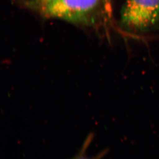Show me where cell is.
<instances>
[{
	"mask_svg": "<svg viewBox=\"0 0 159 159\" xmlns=\"http://www.w3.org/2000/svg\"><path fill=\"white\" fill-rule=\"evenodd\" d=\"M41 12L99 33L108 32L111 15L102 0H51L40 5Z\"/></svg>",
	"mask_w": 159,
	"mask_h": 159,
	"instance_id": "6da1fadb",
	"label": "cell"
},
{
	"mask_svg": "<svg viewBox=\"0 0 159 159\" xmlns=\"http://www.w3.org/2000/svg\"><path fill=\"white\" fill-rule=\"evenodd\" d=\"M159 23V0H127L121 12V24L132 32L152 30Z\"/></svg>",
	"mask_w": 159,
	"mask_h": 159,
	"instance_id": "7a4b0ae2",
	"label": "cell"
},
{
	"mask_svg": "<svg viewBox=\"0 0 159 159\" xmlns=\"http://www.w3.org/2000/svg\"><path fill=\"white\" fill-rule=\"evenodd\" d=\"M93 138L94 135L93 134H90L88 135L78 152L74 156L68 159H103L105 153L104 152H100L93 156H89L88 152L92 142L93 141Z\"/></svg>",
	"mask_w": 159,
	"mask_h": 159,
	"instance_id": "3957f363",
	"label": "cell"
},
{
	"mask_svg": "<svg viewBox=\"0 0 159 159\" xmlns=\"http://www.w3.org/2000/svg\"><path fill=\"white\" fill-rule=\"evenodd\" d=\"M50 1H51V0H40V5L43 4H44V3H47V2Z\"/></svg>",
	"mask_w": 159,
	"mask_h": 159,
	"instance_id": "277c9868",
	"label": "cell"
}]
</instances>
